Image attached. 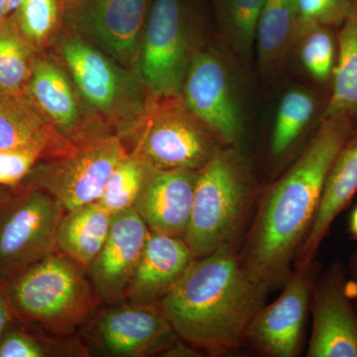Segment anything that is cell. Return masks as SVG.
<instances>
[{
	"label": "cell",
	"mask_w": 357,
	"mask_h": 357,
	"mask_svg": "<svg viewBox=\"0 0 357 357\" xmlns=\"http://www.w3.org/2000/svg\"><path fill=\"white\" fill-rule=\"evenodd\" d=\"M354 130L349 119L319 121L299 158L260 199L239 260L249 278L268 292L290 276L333 161Z\"/></svg>",
	"instance_id": "obj_1"
},
{
	"label": "cell",
	"mask_w": 357,
	"mask_h": 357,
	"mask_svg": "<svg viewBox=\"0 0 357 357\" xmlns=\"http://www.w3.org/2000/svg\"><path fill=\"white\" fill-rule=\"evenodd\" d=\"M267 293L245 273L234 246L223 244L196 258L159 304L178 338L218 356L246 342Z\"/></svg>",
	"instance_id": "obj_2"
},
{
	"label": "cell",
	"mask_w": 357,
	"mask_h": 357,
	"mask_svg": "<svg viewBox=\"0 0 357 357\" xmlns=\"http://www.w3.org/2000/svg\"><path fill=\"white\" fill-rule=\"evenodd\" d=\"M256 185L236 146L225 145L198 172L191 220L184 237L195 257L241 236L255 204Z\"/></svg>",
	"instance_id": "obj_3"
},
{
	"label": "cell",
	"mask_w": 357,
	"mask_h": 357,
	"mask_svg": "<svg viewBox=\"0 0 357 357\" xmlns=\"http://www.w3.org/2000/svg\"><path fill=\"white\" fill-rule=\"evenodd\" d=\"M14 316L57 335L86 325L98 298L86 267L55 250L4 285Z\"/></svg>",
	"instance_id": "obj_4"
},
{
	"label": "cell",
	"mask_w": 357,
	"mask_h": 357,
	"mask_svg": "<svg viewBox=\"0 0 357 357\" xmlns=\"http://www.w3.org/2000/svg\"><path fill=\"white\" fill-rule=\"evenodd\" d=\"M178 98H165L135 126L134 152L153 170L199 171L225 146Z\"/></svg>",
	"instance_id": "obj_5"
},
{
	"label": "cell",
	"mask_w": 357,
	"mask_h": 357,
	"mask_svg": "<svg viewBox=\"0 0 357 357\" xmlns=\"http://www.w3.org/2000/svg\"><path fill=\"white\" fill-rule=\"evenodd\" d=\"M126 153L121 138L89 141L49 161L37 162L21 183L53 197L66 211L100 199L117 162Z\"/></svg>",
	"instance_id": "obj_6"
},
{
	"label": "cell",
	"mask_w": 357,
	"mask_h": 357,
	"mask_svg": "<svg viewBox=\"0 0 357 357\" xmlns=\"http://www.w3.org/2000/svg\"><path fill=\"white\" fill-rule=\"evenodd\" d=\"M65 208L46 192L23 189L0 204V284L57 250L56 234Z\"/></svg>",
	"instance_id": "obj_7"
},
{
	"label": "cell",
	"mask_w": 357,
	"mask_h": 357,
	"mask_svg": "<svg viewBox=\"0 0 357 357\" xmlns=\"http://www.w3.org/2000/svg\"><path fill=\"white\" fill-rule=\"evenodd\" d=\"M63 55L79 96L91 109L119 123H139L146 112V86L140 76L79 39L66 40Z\"/></svg>",
	"instance_id": "obj_8"
},
{
	"label": "cell",
	"mask_w": 357,
	"mask_h": 357,
	"mask_svg": "<svg viewBox=\"0 0 357 357\" xmlns=\"http://www.w3.org/2000/svg\"><path fill=\"white\" fill-rule=\"evenodd\" d=\"M192 52L182 0H154L138 60L141 79L152 96L181 98Z\"/></svg>",
	"instance_id": "obj_9"
},
{
	"label": "cell",
	"mask_w": 357,
	"mask_h": 357,
	"mask_svg": "<svg viewBox=\"0 0 357 357\" xmlns=\"http://www.w3.org/2000/svg\"><path fill=\"white\" fill-rule=\"evenodd\" d=\"M187 109L222 141L236 146L243 134V114L229 60L215 48L192 52L183 84Z\"/></svg>",
	"instance_id": "obj_10"
},
{
	"label": "cell",
	"mask_w": 357,
	"mask_h": 357,
	"mask_svg": "<svg viewBox=\"0 0 357 357\" xmlns=\"http://www.w3.org/2000/svg\"><path fill=\"white\" fill-rule=\"evenodd\" d=\"M91 317L83 335L91 351L110 357L162 354L178 340L177 333L157 304H116Z\"/></svg>",
	"instance_id": "obj_11"
},
{
	"label": "cell",
	"mask_w": 357,
	"mask_h": 357,
	"mask_svg": "<svg viewBox=\"0 0 357 357\" xmlns=\"http://www.w3.org/2000/svg\"><path fill=\"white\" fill-rule=\"evenodd\" d=\"M318 265L296 269L284 284L278 299L263 306L251 321L246 342L271 357H295L299 354Z\"/></svg>",
	"instance_id": "obj_12"
},
{
	"label": "cell",
	"mask_w": 357,
	"mask_h": 357,
	"mask_svg": "<svg viewBox=\"0 0 357 357\" xmlns=\"http://www.w3.org/2000/svg\"><path fill=\"white\" fill-rule=\"evenodd\" d=\"M70 17L124 67L138 66L149 0H66Z\"/></svg>",
	"instance_id": "obj_13"
},
{
	"label": "cell",
	"mask_w": 357,
	"mask_h": 357,
	"mask_svg": "<svg viewBox=\"0 0 357 357\" xmlns=\"http://www.w3.org/2000/svg\"><path fill=\"white\" fill-rule=\"evenodd\" d=\"M311 306L307 356L357 357V312L347 292V271L340 263L317 279Z\"/></svg>",
	"instance_id": "obj_14"
},
{
	"label": "cell",
	"mask_w": 357,
	"mask_h": 357,
	"mask_svg": "<svg viewBox=\"0 0 357 357\" xmlns=\"http://www.w3.org/2000/svg\"><path fill=\"white\" fill-rule=\"evenodd\" d=\"M149 231L134 208L114 215L107 241L86 268L100 302L116 305L126 300L129 282L144 250Z\"/></svg>",
	"instance_id": "obj_15"
},
{
	"label": "cell",
	"mask_w": 357,
	"mask_h": 357,
	"mask_svg": "<svg viewBox=\"0 0 357 357\" xmlns=\"http://www.w3.org/2000/svg\"><path fill=\"white\" fill-rule=\"evenodd\" d=\"M198 172L150 170L134 204L150 231L184 238L191 220Z\"/></svg>",
	"instance_id": "obj_16"
},
{
	"label": "cell",
	"mask_w": 357,
	"mask_h": 357,
	"mask_svg": "<svg viewBox=\"0 0 357 357\" xmlns=\"http://www.w3.org/2000/svg\"><path fill=\"white\" fill-rule=\"evenodd\" d=\"M185 239L149 231L144 250L126 290V300L157 304L184 277L194 260Z\"/></svg>",
	"instance_id": "obj_17"
},
{
	"label": "cell",
	"mask_w": 357,
	"mask_h": 357,
	"mask_svg": "<svg viewBox=\"0 0 357 357\" xmlns=\"http://www.w3.org/2000/svg\"><path fill=\"white\" fill-rule=\"evenodd\" d=\"M75 147L54 128L26 91H0V151L30 149L56 156Z\"/></svg>",
	"instance_id": "obj_18"
},
{
	"label": "cell",
	"mask_w": 357,
	"mask_h": 357,
	"mask_svg": "<svg viewBox=\"0 0 357 357\" xmlns=\"http://www.w3.org/2000/svg\"><path fill=\"white\" fill-rule=\"evenodd\" d=\"M357 192V129L340 150L326 178L325 189L309 234L296 256V269L311 266L333 222Z\"/></svg>",
	"instance_id": "obj_19"
},
{
	"label": "cell",
	"mask_w": 357,
	"mask_h": 357,
	"mask_svg": "<svg viewBox=\"0 0 357 357\" xmlns=\"http://www.w3.org/2000/svg\"><path fill=\"white\" fill-rule=\"evenodd\" d=\"M26 93L68 140L79 131L82 115L76 96L69 77L57 65L44 59H34Z\"/></svg>",
	"instance_id": "obj_20"
},
{
	"label": "cell",
	"mask_w": 357,
	"mask_h": 357,
	"mask_svg": "<svg viewBox=\"0 0 357 357\" xmlns=\"http://www.w3.org/2000/svg\"><path fill=\"white\" fill-rule=\"evenodd\" d=\"M112 220L114 215L98 202L66 211L56 234L57 250L88 268L107 241Z\"/></svg>",
	"instance_id": "obj_21"
},
{
	"label": "cell",
	"mask_w": 357,
	"mask_h": 357,
	"mask_svg": "<svg viewBox=\"0 0 357 357\" xmlns=\"http://www.w3.org/2000/svg\"><path fill=\"white\" fill-rule=\"evenodd\" d=\"M299 32L297 0H265L256 36L258 65L263 74L278 70L295 48Z\"/></svg>",
	"instance_id": "obj_22"
},
{
	"label": "cell",
	"mask_w": 357,
	"mask_h": 357,
	"mask_svg": "<svg viewBox=\"0 0 357 357\" xmlns=\"http://www.w3.org/2000/svg\"><path fill=\"white\" fill-rule=\"evenodd\" d=\"M337 58L332 89L321 119H349L357 121V1L351 14L338 28Z\"/></svg>",
	"instance_id": "obj_23"
},
{
	"label": "cell",
	"mask_w": 357,
	"mask_h": 357,
	"mask_svg": "<svg viewBox=\"0 0 357 357\" xmlns=\"http://www.w3.org/2000/svg\"><path fill=\"white\" fill-rule=\"evenodd\" d=\"M318 107V98L305 89H292L282 96L270 141L272 157L288 153L314 121Z\"/></svg>",
	"instance_id": "obj_24"
},
{
	"label": "cell",
	"mask_w": 357,
	"mask_h": 357,
	"mask_svg": "<svg viewBox=\"0 0 357 357\" xmlns=\"http://www.w3.org/2000/svg\"><path fill=\"white\" fill-rule=\"evenodd\" d=\"M265 0H220L218 13L222 35L232 52L249 62L256 46L257 28Z\"/></svg>",
	"instance_id": "obj_25"
},
{
	"label": "cell",
	"mask_w": 357,
	"mask_h": 357,
	"mask_svg": "<svg viewBox=\"0 0 357 357\" xmlns=\"http://www.w3.org/2000/svg\"><path fill=\"white\" fill-rule=\"evenodd\" d=\"M32 46L13 18L0 22V91H26L31 76Z\"/></svg>",
	"instance_id": "obj_26"
},
{
	"label": "cell",
	"mask_w": 357,
	"mask_h": 357,
	"mask_svg": "<svg viewBox=\"0 0 357 357\" xmlns=\"http://www.w3.org/2000/svg\"><path fill=\"white\" fill-rule=\"evenodd\" d=\"M150 170L136 152H126L107 178L98 203L114 215L134 208Z\"/></svg>",
	"instance_id": "obj_27"
},
{
	"label": "cell",
	"mask_w": 357,
	"mask_h": 357,
	"mask_svg": "<svg viewBox=\"0 0 357 357\" xmlns=\"http://www.w3.org/2000/svg\"><path fill=\"white\" fill-rule=\"evenodd\" d=\"M303 67L319 84H331L337 58V33L314 26L301 33L296 43Z\"/></svg>",
	"instance_id": "obj_28"
},
{
	"label": "cell",
	"mask_w": 357,
	"mask_h": 357,
	"mask_svg": "<svg viewBox=\"0 0 357 357\" xmlns=\"http://www.w3.org/2000/svg\"><path fill=\"white\" fill-rule=\"evenodd\" d=\"M60 0H24L13 16L22 36L32 47L45 43L57 24Z\"/></svg>",
	"instance_id": "obj_29"
},
{
	"label": "cell",
	"mask_w": 357,
	"mask_h": 357,
	"mask_svg": "<svg viewBox=\"0 0 357 357\" xmlns=\"http://www.w3.org/2000/svg\"><path fill=\"white\" fill-rule=\"evenodd\" d=\"M74 342H57L34 337L23 328L9 326L0 340V357H47L75 356L84 354L77 351Z\"/></svg>",
	"instance_id": "obj_30"
},
{
	"label": "cell",
	"mask_w": 357,
	"mask_h": 357,
	"mask_svg": "<svg viewBox=\"0 0 357 357\" xmlns=\"http://www.w3.org/2000/svg\"><path fill=\"white\" fill-rule=\"evenodd\" d=\"M357 0H297L299 32L314 26L340 28ZM298 41V40H297Z\"/></svg>",
	"instance_id": "obj_31"
},
{
	"label": "cell",
	"mask_w": 357,
	"mask_h": 357,
	"mask_svg": "<svg viewBox=\"0 0 357 357\" xmlns=\"http://www.w3.org/2000/svg\"><path fill=\"white\" fill-rule=\"evenodd\" d=\"M43 156L30 149H11L0 151V185L15 188L20 185L33 167Z\"/></svg>",
	"instance_id": "obj_32"
},
{
	"label": "cell",
	"mask_w": 357,
	"mask_h": 357,
	"mask_svg": "<svg viewBox=\"0 0 357 357\" xmlns=\"http://www.w3.org/2000/svg\"><path fill=\"white\" fill-rule=\"evenodd\" d=\"M14 314L4 285L0 284V340L13 323Z\"/></svg>",
	"instance_id": "obj_33"
},
{
	"label": "cell",
	"mask_w": 357,
	"mask_h": 357,
	"mask_svg": "<svg viewBox=\"0 0 357 357\" xmlns=\"http://www.w3.org/2000/svg\"><path fill=\"white\" fill-rule=\"evenodd\" d=\"M347 270L351 276V280L347 281V292L357 312V251L349 258Z\"/></svg>",
	"instance_id": "obj_34"
},
{
	"label": "cell",
	"mask_w": 357,
	"mask_h": 357,
	"mask_svg": "<svg viewBox=\"0 0 357 357\" xmlns=\"http://www.w3.org/2000/svg\"><path fill=\"white\" fill-rule=\"evenodd\" d=\"M349 234L352 239L357 241V206L352 210L349 217Z\"/></svg>",
	"instance_id": "obj_35"
}]
</instances>
